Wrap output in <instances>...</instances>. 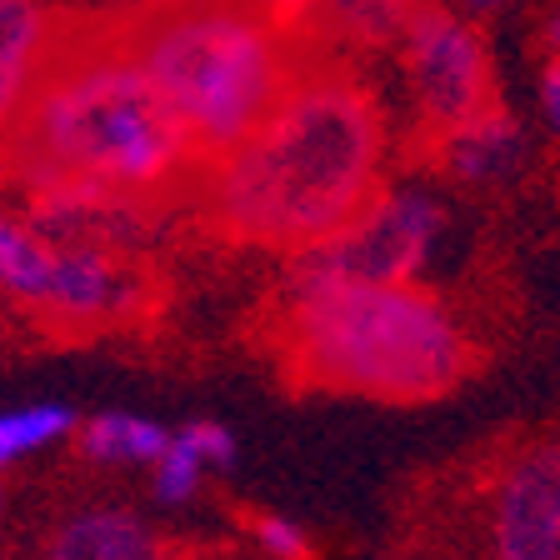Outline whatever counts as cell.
<instances>
[{
    "label": "cell",
    "instance_id": "5bb4252c",
    "mask_svg": "<svg viewBox=\"0 0 560 560\" xmlns=\"http://www.w3.org/2000/svg\"><path fill=\"white\" fill-rule=\"evenodd\" d=\"M406 5L410 0H320V21L361 35V40H385V35H400Z\"/></svg>",
    "mask_w": 560,
    "mask_h": 560
},
{
    "label": "cell",
    "instance_id": "9a60e30c",
    "mask_svg": "<svg viewBox=\"0 0 560 560\" xmlns=\"http://www.w3.org/2000/svg\"><path fill=\"white\" fill-rule=\"evenodd\" d=\"M200 470H206V455L196 451V441L186 431H175L165 455L155 460V495L161 501H186L190 490L200 486Z\"/></svg>",
    "mask_w": 560,
    "mask_h": 560
},
{
    "label": "cell",
    "instance_id": "2e32d148",
    "mask_svg": "<svg viewBox=\"0 0 560 560\" xmlns=\"http://www.w3.org/2000/svg\"><path fill=\"white\" fill-rule=\"evenodd\" d=\"M256 540H260V546H266L276 560H305V556H311L305 536L295 530L291 521H280V515H260V521H256Z\"/></svg>",
    "mask_w": 560,
    "mask_h": 560
},
{
    "label": "cell",
    "instance_id": "52a82bcc",
    "mask_svg": "<svg viewBox=\"0 0 560 560\" xmlns=\"http://www.w3.org/2000/svg\"><path fill=\"white\" fill-rule=\"evenodd\" d=\"M441 231V206L425 190L375 196L361 221L336 241L315 245L301 256V270L330 280H410Z\"/></svg>",
    "mask_w": 560,
    "mask_h": 560
},
{
    "label": "cell",
    "instance_id": "30bf717a",
    "mask_svg": "<svg viewBox=\"0 0 560 560\" xmlns=\"http://www.w3.org/2000/svg\"><path fill=\"white\" fill-rule=\"evenodd\" d=\"M50 25H56L50 0H0V130L11 126L21 95L31 91Z\"/></svg>",
    "mask_w": 560,
    "mask_h": 560
},
{
    "label": "cell",
    "instance_id": "ac0fdd59",
    "mask_svg": "<svg viewBox=\"0 0 560 560\" xmlns=\"http://www.w3.org/2000/svg\"><path fill=\"white\" fill-rule=\"evenodd\" d=\"M540 110H546V120L560 130V60L540 75Z\"/></svg>",
    "mask_w": 560,
    "mask_h": 560
},
{
    "label": "cell",
    "instance_id": "277c9868",
    "mask_svg": "<svg viewBox=\"0 0 560 560\" xmlns=\"http://www.w3.org/2000/svg\"><path fill=\"white\" fill-rule=\"evenodd\" d=\"M280 365L305 390L420 406L466 381L455 315L410 280H330L295 266L276 315Z\"/></svg>",
    "mask_w": 560,
    "mask_h": 560
},
{
    "label": "cell",
    "instance_id": "ba28073f",
    "mask_svg": "<svg viewBox=\"0 0 560 560\" xmlns=\"http://www.w3.org/2000/svg\"><path fill=\"white\" fill-rule=\"evenodd\" d=\"M495 556L560 560V445L525 455L495 501Z\"/></svg>",
    "mask_w": 560,
    "mask_h": 560
},
{
    "label": "cell",
    "instance_id": "9c48e42d",
    "mask_svg": "<svg viewBox=\"0 0 560 560\" xmlns=\"http://www.w3.org/2000/svg\"><path fill=\"white\" fill-rule=\"evenodd\" d=\"M46 560H165L155 530L116 505L75 511L46 546Z\"/></svg>",
    "mask_w": 560,
    "mask_h": 560
},
{
    "label": "cell",
    "instance_id": "3957f363",
    "mask_svg": "<svg viewBox=\"0 0 560 560\" xmlns=\"http://www.w3.org/2000/svg\"><path fill=\"white\" fill-rule=\"evenodd\" d=\"M120 40L190 151L241 145L320 60V0H140L116 11Z\"/></svg>",
    "mask_w": 560,
    "mask_h": 560
},
{
    "label": "cell",
    "instance_id": "ffe728a7",
    "mask_svg": "<svg viewBox=\"0 0 560 560\" xmlns=\"http://www.w3.org/2000/svg\"><path fill=\"white\" fill-rule=\"evenodd\" d=\"M466 5H470V11H480V15H486V11H501L505 0H466Z\"/></svg>",
    "mask_w": 560,
    "mask_h": 560
},
{
    "label": "cell",
    "instance_id": "8fae6325",
    "mask_svg": "<svg viewBox=\"0 0 560 560\" xmlns=\"http://www.w3.org/2000/svg\"><path fill=\"white\" fill-rule=\"evenodd\" d=\"M521 161V130H515L511 116H501V110H490V116L470 120V126H460L455 136H445V165H451V175H460V180H495V175H505L511 165Z\"/></svg>",
    "mask_w": 560,
    "mask_h": 560
},
{
    "label": "cell",
    "instance_id": "44dd1931",
    "mask_svg": "<svg viewBox=\"0 0 560 560\" xmlns=\"http://www.w3.org/2000/svg\"><path fill=\"white\" fill-rule=\"evenodd\" d=\"M550 46H556V60H560V11H556V21H550Z\"/></svg>",
    "mask_w": 560,
    "mask_h": 560
},
{
    "label": "cell",
    "instance_id": "5b68a950",
    "mask_svg": "<svg viewBox=\"0 0 560 560\" xmlns=\"http://www.w3.org/2000/svg\"><path fill=\"white\" fill-rule=\"evenodd\" d=\"M120 241L75 225H46L0 206V295L66 330H105L145 301V276Z\"/></svg>",
    "mask_w": 560,
    "mask_h": 560
},
{
    "label": "cell",
    "instance_id": "7402d4cb",
    "mask_svg": "<svg viewBox=\"0 0 560 560\" xmlns=\"http://www.w3.org/2000/svg\"><path fill=\"white\" fill-rule=\"evenodd\" d=\"M0 511H5V490H0Z\"/></svg>",
    "mask_w": 560,
    "mask_h": 560
},
{
    "label": "cell",
    "instance_id": "7a4b0ae2",
    "mask_svg": "<svg viewBox=\"0 0 560 560\" xmlns=\"http://www.w3.org/2000/svg\"><path fill=\"white\" fill-rule=\"evenodd\" d=\"M385 116L371 85L336 60H311L241 145L200 165L196 206L215 241L315 250L381 196Z\"/></svg>",
    "mask_w": 560,
    "mask_h": 560
},
{
    "label": "cell",
    "instance_id": "7c38bea8",
    "mask_svg": "<svg viewBox=\"0 0 560 560\" xmlns=\"http://www.w3.org/2000/svg\"><path fill=\"white\" fill-rule=\"evenodd\" d=\"M81 445L91 460H105V466H155L165 455V445H171V431H161V425L145 416L101 410V416L85 420Z\"/></svg>",
    "mask_w": 560,
    "mask_h": 560
},
{
    "label": "cell",
    "instance_id": "4fadbf2b",
    "mask_svg": "<svg viewBox=\"0 0 560 560\" xmlns=\"http://www.w3.org/2000/svg\"><path fill=\"white\" fill-rule=\"evenodd\" d=\"M75 431V410L70 406H21L0 416V470L25 460V455L56 445L60 435Z\"/></svg>",
    "mask_w": 560,
    "mask_h": 560
},
{
    "label": "cell",
    "instance_id": "6da1fadb",
    "mask_svg": "<svg viewBox=\"0 0 560 560\" xmlns=\"http://www.w3.org/2000/svg\"><path fill=\"white\" fill-rule=\"evenodd\" d=\"M200 165L120 40L116 11H56L31 91L0 130V180L40 215L151 221L190 206Z\"/></svg>",
    "mask_w": 560,
    "mask_h": 560
},
{
    "label": "cell",
    "instance_id": "8992f818",
    "mask_svg": "<svg viewBox=\"0 0 560 560\" xmlns=\"http://www.w3.org/2000/svg\"><path fill=\"white\" fill-rule=\"evenodd\" d=\"M410 60V85L425 126L435 136H455L460 126L495 110V85H490V56L480 35L445 5L410 0L406 21H400Z\"/></svg>",
    "mask_w": 560,
    "mask_h": 560
},
{
    "label": "cell",
    "instance_id": "e0dca14e",
    "mask_svg": "<svg viewBox=\"0 0 560 560\" xmlns=\"http://www.w3.org/2000/svg\"><path fill=\"white\" fill-rule=\"evenodd\" d=\"M180 431L196 441V451L206 455V466H225V460L235 455L231 431H225V425H215V420H190V425H180Z\"/></svg>",
    "mask_w": 560,
    "mask_h": 560
},
{
    "label": "cell",
    "instance_id": "d6986e66",
    "mask_svg": "<svg viewBox=\"0 0 560 560\" xmlns=\"http://www.w3.org/2000/svg\"><path fill=\"white\" fill-rule=\"evenodd\" d=\"M95 11H126V5H140V0H91Z\"/></svg>",
    "mask_w": 560,
    "mask_h": 560
}]
</instances>
